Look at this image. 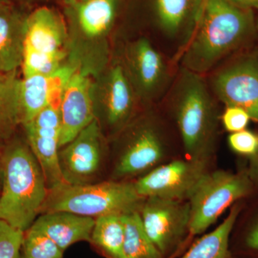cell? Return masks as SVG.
<instances>
[{"label": "cell", "mask_w": 258, "mask_h": 258, "mask_svg": "<svg viewBox=\"0 0 258 258\" xmlns=\"http://www.w3.org/2000/svg\"><path fill=\"white\" fill-rule=\"evenodd\" d=\"M255 11L230 0H208L179 62L207 76L234 55L257 45Z\"/></svg>", "instance_id": "1"}, {"label": "cell", "mask_w": 258, "mask_h": 258, "mask_svg": "<svg viewBox=\"0 0 258 258\" xmlns=\"http://www.w3.org/2000/svg\"><path fill=\"white\" fill-rule=\"evenodd\" d=\"M220 104L205 76L179 66L159 107L174 123L188 159L208 160L211 155L218 137Z\"/></svg>", "instance_id": "2"}, {"label": "cell", "mask_w": 258, "mask_h": 258, "mask_svg": "<svg viewBox=\"0 0 258 258\" xmlns=\"http://www.w3.org/2000/svg\"><path fill=\"white\" fill-rule=\"evenodd\" d=\"M0 164V220L25 232L41 214L48 191L45 176L28 143L19 139L3 147Z\"/></svg>", "instance_id": "3"}, {"label": "cell", "mask_w": 258, "mask_h": 258, "mask_svg": "<svg viewBox=\"0 0 258 258\" xmlns=\"http://www.w3.org/2000/svg\"><path fill=\"white\" fill-rule=\"evenodd\" d=\"M145 199L137 191L134 182L129 181L63 182L48 189L41 214L69 212L95 219L112 214L125 215L139 211Z\"/></svg>", "instance_id": "4"}, {"label": "cell", "mask_w": 258, "mask_h": 258, "mask_svg": "<svg viewBox=\"0 0 258 258\" xmlns=\"http://www.w3.org/2000/svg\"><path fill=\"white\" fill-rule=\"evenodd\" d=\"M165 117L158 106L144 108L123 134L113 174L125 179L149 172L165 157L169 144Z\"/></svg>", "instance_id": "5"}, {"label": "cell", "mask_w": 258, "mask_h": 258, "mask_svg": "<svg viewBox=\"0 0 258 258\" xmlns=\"http://www.w3.org/2000/svg\"><path fill=\"white\" fill-rule=\"evenodd\" d=\"M142 32L171 60L180 58L196 28L204 0H141Z\"/></svg>", "instance_id": "6"}, {"label": "cell", "mask_w": 258, "mask_h": 258, "mask_svg": "<svg viewBox=\"0 0 258 258\" xmlns=\"http://www.w3.org/2000/svg\"><path fill=\"white\" fill-rule=\"evenodd\" d=\"M126 40L118 60L142 106H158L174 82L179 66L147 37Z\"/></svg>", "instance_id": "7"}, {"label": "cell", "mask_w": 258, "mask_h": 258, "mask_svg": "<svg viewBox=\"0 0 258 258\" xmlns=\"http://www.w3.org/2000/svg\"><path fill=\"white\" fill-rule=\"evenodd\" d=\"M252 182L245 173L207 171L189 199V234L203 233L237 200L250 192Z\"/></svg>", "instance_id": "8"}, {"label": "cell", "mask_w": 258, "mask_h": 258, "mask_svg": "<svg viewBox=\"0 0 258 258\" xmlns=\"http://www.w3.org/2000/svg\"><path fill=\"white\" fill-rule=\"evenodd\" d=\"M217 99L240 107L258 123V45L234 55L205 76Z\"/></svg>", "instance_id": "9"}, {"label": "cell", "mask_w": 258, "mask_h": 258, "mask_svg": "<svg viewBox=\"0 0 258 258\" xmlns=\"http://www.w3.org/2000/svg\"><path fill=\"white\" fill-rule=\"evenodd\" d=\"M139 214L147 235L163 257L177 248L189 233V202L147 198Z\"/></svg>", "instance_id": "10"}, {"label": "cell", "mask_w": 258, "mask_h": 258, "mask_svg": "<svg viewBox=\"0 0 258 258\" xmlns=\"http://www.w3.org/2000/svg\"><path fill=\"white\" fill-rule=\"evenodd\" d=\"M59 152L64 182L94 183L103 169L106 155L104 141L97 118Z\"/></svg>", "instance_id": "11"}, {"label": "cell", "mask_w": 258, "mask_h": 258, "mask_svg": "<svg viewBox=\"0 0 258 258\" xmlns=\"http://www.w3.org/2000/svg\"><path fill=\"white\" fill-rule=\"evenodd\" d=\"M207 172V160H176L155 168L134 181L144 198L189 200L200 180Z\"/></svg>", "instance_id": "12"}, {"label": "cell", "mask_w": 258, "mask_h": 258, "mask_svg": "<svg viewBox=\"0 0 258 258\" xmlns=\"http://www.w3.org/2000/svg\"><path fill=\"white\" fill-rule=\"evenodd\" d=\"M59 106L47 107L23 125L27 143L41 167L48 189L64 182L59 161L61 134Z\"/></svg>", "instance_id": "13"}, {"label": "cell", "mask_w": 258, "mask_h": 258, "mask_svg": "<svg viewBox=\"0 0 258 258\" xmlns=\"http://www.w3.org/2000/svg\"><path fill=\"white\" fill-rule=\"evenodd\" d=\"M60 149L74 140L96 119L93 83L88 75L79 69L64 88L60 106Z\"/></svg>", "instance_id": "14"}, {"label": "cell", "mask_w": 258, "mask_h": 258, "mask_svg": "<svg viewBox=\"0 0 258 258\" xmlns=\"http://www.w3.org/2000/svg\"><path fill=\"white\" fill-rule=\"evenodd\" d=\"M108 69L103 85V116L113 134H119L143 109L118 57Z\"/></svg>", "instance_id": "15"}, {"label": "cell", "mask_w": 258, "mask_h": 258, "mask_svg": "<svg viewBox=\"0 0 258 258\" xmlns=\"http://www.w3.org/2000/svg\"><path fill=\"white\" fill-rule=\"evenodd\" d=\"M77 69V66L64 64L52 74L23 78L20 88L21 125L28 123L47 107L60 106L64 88Z\"/></svg>", "instance_id": "16"}, {"label": "cell", "mask_w": 258, "mask_h": 258, "mask_svg": "<svg viewBox=\"0 0 258 258\" xmlns=\"http://www.w3.org/2000/svg\"><path fill=\"white\" fill-rule=\"evenodd\" d=\"M66 24L56 10L42 7L26 17L24 51L66 57Z\"/></svg>", "instance_id": "17"}, {"label": "cell", "mask_w": 258, "mask_h": 258, "mask_svg": "<svg viewBox=\"0 0 258 258\" xmlns=\"http://www.w3.org/2000/svg\"><path fill=\"white\" fill-rule=\"evenodd\" d=\"M94 225L93 217L69 212H52L41 214L32 226L48 236L64 252L77 242H89Z\"/></svg>", "instance_id": "18"}, {"label": "cell", "mask_w": 258, "mask_h": 258, "mask_svg": "<svg viewBox=\"0 0 258 258\" xmlns=\"http://www.w3.org/2000/svg\"><path fill=\"white\" fill-rule=\"evenodd\" d=\"M25 20L9 2L0 3V72H13L22 66Z\"/></svg>", "instance_id": "19"}, {"label": "cell", "mask_w": 258, "mask_h": 258, "mask_svg": "<svg viewBox=\"0 0 258 258\" xmlns=\"http://www.w3.org/2000/svg\"><path fill=\"white\" fill-rule=\"evenodd\" d=\"M77 4L80 28L86 36H103L113 26L120 0H84Z\"/></svg>", "instance_id": "20"}, {"label": "cell", "mask_w": 258, "mask_h": 258, "mask_svg": "<svg viewBox=\"0 0 258 258\" xmlns=\"http://www.w3.org/2000/svg\"><path fill=\"white\" fill-rule=\"evenodd\" d=\"M17 71L0 72V142L9 141L21 125L20 88Z\"/></svg>", "instance_id": "21"}, {"label": "cell", "mask_w": 258, "mask_h": 258, "mask_svg": "<svg viewBox=\"0 0 258 258\" xmlns=\"http://www.w3.org/2000/svg\"><path fill=\"white\" fill-rule=\"evenodd\" d=\"M123 215H103L95 219L89 243L106 258H125Z\"/></svg>", "instance_id": "22"}, {"label": "cell", "mask_w": 258, "mask_h": 258, "mask_svg": "<svg viewBox=\"0 0 258 258\" xmlns=\"http://www.w3.org/2000/svg\"><path fill=\"white\" fill-rule=\"evenodd\" d=\"M239 213L238 206L234 207L218 227L199 239L181 258H232L229 242Z\"/></svg>", "instance_id": "23"}, {"label": "cell", "mask_w": 258, "mask_h": 258, "mask_svg": "<svg viewBox=\"0 0 258 258\" xmlns=\"http://www.w3.org/2000/svg\"><path fill=\"white\" fill-rule=\"evenodd\" d=\"M125 258H164L144 230L139 211L123 215Z\"/></svg>", "instance_id": "24"}, {"label": "cell", "mask_w": 258, "mask_h": 258, "mask_svg": "<svg viewBox=\"0 0 258 258\" xmlns=\"http://www.w3.org/2000/svg\"><path fill=\"white\" fill-rule=\"evenodd\" d=\"M63 253L42 231L31 226L24 232L20 258H63Z\"/></svg>", "instance_id": "25"}, {"label": "cell", "mask_w": 258, "mask_h": 258, "mask_svg": "<svg viewBox=\"0 0 258 258\" xmlns=\"http://www.w3.org/2000/svg\"><path fill=\"white\" fill-rule=\"evenodd\" d=\"M23 234L0 220V258H20Z\"/></svg>", "instance_id": "26"}, {"label": "cell", "mask_w": 258, "mask_h": 258, "mask_svg": "<svg viewBox=\"0 0 258 258\" xmlns=\"http://www.w3.org/2000/svg\"><path fill=\"white\" fill-rule=\"evenodd\" d=\"M227 140L236 154L252 158L258 153V134L252 131L244 129L230 134Z\"/></svg>", "instance_id": "27"}, {"label": "cell", "mask_w": 258, "mask_h": 258, "mask_svg": "<svg viewBox=\"0 0 258 258\" xmlns=\"http://www.w3.org/2000/svg\"><path fill=\"white\" fill-rule=\"evenodd\" d=\"M251 120L248 113L237 106H225L220 115V123L230 134L247 129Z\"/></svg>", "instance_id": "28"}, {"label": "cell", "mask_w": 258, "mask_h": 258, "mask_svg": "<svg viewBox=\"0 0 258 258\" xmlns=\"http://www.w3.org/2000/svg\"><path fill=\"white\" fill-rule=\"evenodd\" d=\"M246 244L249 248L258 250V222L249 231L246 238Z\"/></svg>", "instance_id": "29"}, {"label": "cell", "mask_w": 258, "mask_h": 258, "mask_svg": "<svg viewBox=\"0 0 258 258\" xmlns=\"http://www.w3.org/2000/svg\"><path fill=\"white\" fill-rule=\"evenodd\" d=\"M231 3H233L236 6L242 9L258 10V0H230Z\"/></svg>", "instance_id": "30"}, {"label": "cell", "mask_w": 258, "mask_h": 258, "mask_svg": "<svg viewBox=\"0 0 258 258\" xmlns=\"http://www.w3.org/2000/svg\"><path fill=\"white\" fill-rule=\"evenodd\" d=\"M251 159L252 160L251 174H252V177L254 178V179L258 182V153Z\"/></svg>", "instance_id": "31"}, {"label": "cell", "mask_w": 258, "mask_h": 258, "mask_svg": "<svg viewBox=\"0 0 258 258\" xmlns=\"http://www.w3.org/2000/svg\"><path fill=\"white\" fill-rule=\"evenodd\" d=\"M3 171L2 168L1 164H0V195H1L2 188H3Z\"/></svg>", "instance_id": "32"}, {"label": "cell", "mask_w": 258, "mask_h": 258, "mask_svg": "<svg viewBox=\"0 0 258 258\" xmlns=\"http://www.w3.org/2000/svg\"><path fill=\"white\" fill-rule=\"evenodd\" d=\"M255 28H256V36H257V45H258V10L257 11V14H256Z\"/></svg>", "instance_id": "33"}, {"label": "cell", "mask_w": 258, "mask_h": 258, "mask_svg": "<svg viewBox=\"0 0 258 258\" xmlns=\"http://www.w3.org/2000/svg\"><path fill=\"white\" fill-rule=\"evenodd\" d=\"M3 142H0V154H1L2 151H3Z\"/></svg>", "instance_id": "34"}, {"label": "cell", "mask_w": 258, "mask_h": 258, "mask_svg": "<svg viewBox=\"0 0 258 258\" xmlns=\"http://www.w3.org/2000/svg\"><path fill=\"white\" fill-rule=\"evenodd\" d=\"M84 1V0H74V2H81Z\"/></svg>", "instance_id": "35"}, {"label": "cell", "mask_w": 258, "mask_h": 258, "mask_svg": "<svg viewBox=\"0 0 258 258\" xmlns=\"http://www.w3.org/2000/svg\"><path fill=\"white\" fill-rule=\"evenodd\" d=\"M1 2H9V1H8V0H0V3H1Z\"/></svg>", "instance_id": "36"}]
</instances>
